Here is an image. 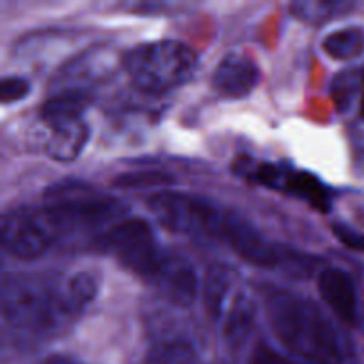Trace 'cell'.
<instances>
[{
	"label": "cell",
	"instance_id": "obj_14",
	"mask_svg": "<svg viewBox=\"0 0 364 364\" xmlns=\"http://www.w3.org/2000/svg\"><path fill=\"white\" fill-rule=\"evenodd\" d=\"M329 95L340 114H350L355 107L361 109L364 96V71L343 70L331 82Z\"/></svg>",
	"mask_w": 364,
	"mask_h": 364
},
{
	"label": "cell",
	"instance_id": "obj_15",
	"mask_svg": "<svg viewBox=\"0 0 364 364\" xmlns=\"http://www.w3.org/2000/svg\"><path fill=\"white\" fill-rule=\"evenodd\" d=\"M322 46L326 53H329L333 59H354L364 52V31L359 27L334 31L329 36H326Z\"/></svg>",
	"mask_w": 364,
	"mask_h": 364
},
{
	"label": "cell",
	"instance_id": "obj_11",
	"mask_svg": "<svg viewBox=\"0 0 364 364\" xmlns=\"http://www.w3.org/2000/svg\"><path fill=\"white\" fill-rule=\"evenodd\" d=\"M149 284L159 290L174 306L188 308L199 295V276L196 267L185 256L166 252Z\"/></svg>",
	"mask_w": 364,
	"mask_h": 364
},
{
	"label": "cell",
	"instance_id": "obj_4",
	"mask_svg": "<svg viewBox=\"0 0 364 364\" xmlns=\"http://www.w3.org/2000/svg\"><path fill=\"white\" fill-rule=\"evenodd\" d=\"M203 297L224 343L231 348L240 347L251 334L256 316L255 301L242 287L240 277L226 265L210 267Z\"/></svg>",
	"mask_w": 364,
	"mask_h": 364
},
{
	"label": "cell",
	"instance_id": "obj_3",
	"mask_svg": "<svg viewBox=\"0 0 364 364\" xmlns=\"http://www.w3.org/2000/svg\"><path fill=\"white\" fill-rule=\"evenodd\" d=\"M132 84L148 95H164L187 84L198 70V53L176 39L139 43L123 55Z\"/></svg>",
	"mask_w": 364,
	"mask_h": 364
},
{
	"label": "cell",
	"instance_id": "obj_7",
	"mask_svg": "<svg viewBox=\"0 0 364 364\" xmlns=\"http://www.w3.org/2000/svg\"><path fill=\"white\" fill-rule=\"evenodd\" d=\"M91 96L84 91H59L41 107V119L48 127L45 149L57 162L77 159L89 141V124L84 119Z\"/></svg>",
	"mask_w": 364,
	"mask_h": 364
},
{
	"label": "cell",
	"instance_id": "obj_10",
	"mask_svg": "<svg viewBox=\"0 0 364 364\" xmlns=\"http://www.w3.org/2000/svg\"><path fill=\"white\" fill-rule=\"evenodd\" d=\"M237 173L247 178L249 181H256L263 187L287 192L294 198L302 199L322 213H327L333 206L331 188L316 174L308 173V171L290 169L283 164L255 162V160L240 159Z\"/></svg>",
	"mask_w": 364,
	"mask_h": 364
},
{
	"label": "cell",
	"instance_id": "obj_13",
	"mask_svg": "<svg viewBox=\"0 0 364 364\" xmlns=\"http://www.w3.org/2000/svg\"><path fill=\"white\" fill-rule=\"evenodd\" d=\"M318 291L327 306L348 326L359 320L358 290L354 279L341 269H326L318 276Z\"/></svg>",
	"mask_w": 364,
	"mask_h": 364
},
{
	"label": "cell",
	"instance_id": "obj_22",
	"mask_svg": "<svg viewBox=\"0 0 364 364\" xmlns=\"http://www.w3.org/2000/svg\"><path fill=\"white\" fill-rule=\"evenodd\" d=\"M39 364H84L78 359H75L73 355H66V354H52L48 358L43 359Z\"/></svg>",
	"mask_w": 364,
	"mask_h": 364
},
{
	"label": "cell",
	"instance_id": "obj_23",
	"mask_svg": "<svg viewBox=\"0 0 364 364\" xmlns=\"http://www.w3.org/2000/svg\"><path fill=\"white\" fill-rule=\"evenodd\" d=\"M361 114H363V117H364V96H363V105H361Z\"/></svg>",
	"mask_w": 364,
	"mask_h": 364
},
{
	"label": "cell",
	"instance_id": "obj_17",
	"mask_svg": "<svg viewBox=\"0 0 364 364\" xmlns=\"http://www.w3.org/2000/svg\"><path fill=\"white\" fill-rule=\"evenodd\" d=\"M354 4L352 2H338V0H309V2H295L291 6L295 16L302 18L306 21H313V23H320V21H327L331 18L338 16V14L345 13V11L352 9Z\"/></svg>",
	"mask_w": 364,
	"mask_h": 364
},
{
	"label": "cell",
	"instance_id": "obj_2",
	"mask_svg": "<svg viewBox=\"0 0 364 364\" xmlns=\"http://www.w3.org/2000/svg\"><path fill=\"white\" fill-rule=\"evenodd\" d=\"M267 318L274 336L291 354L315 364H340L345 345L318 306L288 290L265 294Z\"/></svg>",
	"mask_w": 364,
	"mask_h": 364
},
{
	"label": "cell",
	"instance_id": "obj_18",
	"mask_svg": "<svg viewBox=\"0 0 364 364\" xmlns=\"http://www.w3.org/2000/svg\"><path fill=\"white\" fill-rule=\"evenodd\" d=\"M174 178L166 173H155V171H144V173H128L121 174L114 180V185L119 188H142V187H162V185L173 183Z\"/></svg>",
	"mask_w": 364,
	"mask_h": 364
},
{
	"label": "cell",
	"instance_id": "obj_12",
	"mask_svg": "<svg viewBox=\"0 0 364 364\" xmlns=\"http://www.w3.org/2000/svg\"><path fill=\"white\" fill-rule=\"evenodd\" d=\"M259 68L251 57L242 53H228L217 64L212 84L228 98H244L259 84Z\"/></svg>",
	"mask_w": 364,
	"mask_h": 364
},
{
	"label": "cell",
	"instance_id": "obj_9",
	"mask_svg": "<svg viewBox=\"0 0 364 364\" xmlns=\"http://www.w3.org/2000/svg\"><path fill=\"white\" fill-rule=\"evenodd\" d=\"M2 245L18 259H36L48 252L63 233L45 206L14 208L2 217Z\"/></svg>",
	"mask_w": 364,
	"mask_h": 364
},
{
	"label": "cell",
	"instance_id": "obj_5",
	"mask_svg": "<svg viewBox=\"0 0 364 364\" xmlns=\"http://www.w3.org/2000/svg\"><path fill=\"white\" fill-rule=\"evenodd\" d=\"M45 210L63 237L78 231L100 230L117 220L124 206L114 198L84 183H55L45 194ZM119 223V220H117ZM116 224V223H114Z\"/></svg>",
	"mask_w": 364,
	"mask_h": 364
},
{
	"label": "cell",
	"instance_id": "obj_16",
	"mask_svg": "<svg viewBox=\"0 0 364 364\" xmlns=\"http://www.w3.org/2000/svg\"><path fill=\"white\" fill-rule=\"evenodd\" d=\"M144 364H199L194 347L185 340H166L153 345Z\"/></svg>",
	"mask_w": 364,
	"mask_h": 364
},
{
	"label": "cell",
	"instance_id": "obj_21",
	"mask_svg": "<svg viewBox=\"0 0 364 364\" xmlns=\"http://www.w3.org/2000/svg\"><path fill=\"white\" fill-rule=\"evenodd\" d=\"M249 364H299V363L284 358V355H281L279 352L267 347V345H259V347L255 350V354L251 355V361H249Z\"/></svg>",
	"mask_w": 364,
	"mask_h": 364
},
{
	"label": "cell",
	"instance_id": "obj_8",
	"mask_svg": "<svg viewBox=\"0 0 364 364\" xmlns=\"http://www.w3.org/2000/svg\"><path fill=\"white\" fill-rule=\"evenodd\" d=\"M98 245L124 269L148 283L166 256L151 226L142 219H123L112 224L100 235Z\"/></svg>",
	"mask_w": 364,
	"mask_h": 364
},
{
	"label": "cell",
	"instance_id": "obj_6",
	"mask_svg": "<svg viewBox=\"0 0 364 364\" xmlns=\"http://www.w3.org/2000/svg\"><path fill=\"white\" fill-rule=\"evenodd\" d=\"M148 208L162 226L196 240L220 242L230 210L187 192L162 191L148 198Z\"/></svg>",
	"mask_w": 364,
	"mask_h": 364
},
{
	"label": "cell",
	"instance_id": "obj_1",
	"mask_svg": "<svg viewBox=\"0 0 364 364\" xmlns=\"http://www.w3.org/2000/svg\"><path fill=\"white\" fill-rule=\"evenodd\" d=\"M96 294L98 283L89 272H77L66 279L11 276L2 284V313L13 329L46 336L70 326Z\"/></svg>",
	"mask_w": 364,
	"mask_h": 364
},
{
	"label": "cell",
	"instance_id": "obj_19",
	"mask_svg": "<svg viewBox=\"0 0 364 364\" xmlns=\"http://www.w3.org/2000/svg\"><path fill=\"white\" fill-rule=\"evenodd\" d=\"M31 92V84L21 77H6L0 82V100L2 103L20 102Z\"/></svg>",
	"mask_w": 364,
	"mask_h": 364
},
{
	"label": "cell",
	"instance_id": "obj_20",
	"mask_svg": "<svg viewBox=\"0 0 364 364\" xmlns=\"http://www.w3.org/2000/svg\"><path fill=\"white\" fill-rule=\"evenodd\" d=\"M333 233L347 247L364 252V235L355 231L354 228L347 226L345 223H333Z\"/></svg>",
	"mask_w": 364,
	"mask_h": 364
}]
</instances>
